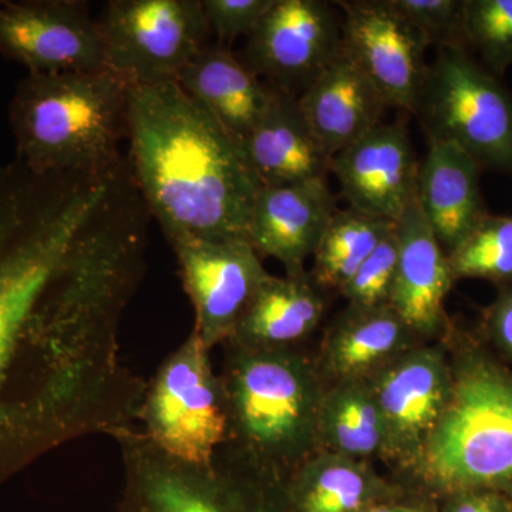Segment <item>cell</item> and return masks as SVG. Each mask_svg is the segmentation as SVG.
<instances>
[{"label": "cell", "instance_id": "obj_1", "mask_svg": "<svg viewBox=\"0 0 512 512\" xmlns=\"http://www.w3.org/2000/svg\"><path fill=\"white\" fill-rule=\"evenodd\" d=\"M90 215L67 185L0 168V487L57 447L106 434L126 399L119 349L46 305Z\"/></svg>", "mask_w": 512, "mask_h": 512}, {"label": "cell", "instance_id": "obj_33", "mask_svg": "<svg viewBox=\"0 0 512 512\" xmlns=\"http://www.w3.org/2000/svg\"><path fill=\"white\" fill-rule=\"evenodd\" d=\"M512 501L494 491L458 493L447 512H512Z\"/></svg>", "mask_w": 512, "mask_h": 512}, {"label": "cell", "instance_id": "obj_31", "mask_svg": "<svg viewBox=\"0 0 512 512\" xmlns=\"http://www.w3.org/2000/svg\"><path fill=\"white\" fill-rule=\"evenodd\" d=\"M275 0H201L202 10L218 45L227 47L239 36L252 32Z\"/></svg>", "mask_w": 512, "mask_h": 512}, {"label": "cell", "instance_id": "obj_8", "mask_svg": "<svg viewBox=\"0 0 512 512\" xmlns=\"http://www.w3.org/2000/svg\"><path fill=\"white\" fill-rule=\"evenodd\" d=\"M210 352L191 330L147 383L138 412L144 436L187 463H211L229 437L227 394Z\"/></svg>", "mask_w": 512, "mask_h": 512}, {"label": "cell", "instance_id": "obj_16", "mask_svg": "<svg viewBox=\"0 0 512 512\" xmlns=\"http://www.w3.org/2000/svg\"><path fill=\"white\" fill-rule=\"evenodd\" d=\"M326 178L261 187L249 222L248 239L256 254L284 265L286 275L305 272L326 229L338 212Z\"/></svg>", "mask_w": 512, "mask_h": 512}, {"label": "cell", "instance_id": "obj_25", "mask_svg": "<svg viewBox=\"0 0 512 512\" xmlns=\"http://www.w3.org/2000/svg\"><path fill=\"white\" fill-rule=\"evenodd\" d=\"M394 225L353 208L338 210L313 254L312 281L340 291Z\"/></svg>", "mask_w": 512, "mask_h": 512}, {"label": "cell", "instance_id": "obj_20", "mask_svg": "<svg viewBox=\"0 0 512 512\" xmlns=\"http://www.w3.org/2000/svg\"><path fill=\"white\" fill-rule=\"evenodd\" d=\"M274 90L265 116L244 140L245 153L261 187L326 178L332 157L306 123L298 97Z\"/></svg>", "mask_w": 512, "mask_h": 512}, {"label": "cell", "instance_id": "obj_12", "mask_svg": "<svg viewBox=\"0 0 512 512\" xmlns=\"http://www.w3.org/2000/svg\"><path fill=\"white\" fill-rule=\"evenodd\" d=\"M0 56L33 74L106 69L99 20L79 0L0 2Z\"/></svg>", "mask_w": 512, "mask_h": 512}, {"label": "cell", "instance_id": "obj_22", "mask_svg": "<svg viewBox=\"0 0 512 512\" xmlns=\"http://www.w3.org/2000/svg\"><path fill=\"white\" fill-rule=\"evenodd\" d=\"M323 313L325 301L306 272L269 275L225 343L241 348H292L311 335Z\"/></svg>", "mask_w": 512, "mask_h": 512}, {"label": "cell", "instance_id": "obj_2", "mask_svg": "<svg viewBox=\"0 0 512 512\" xmlns=\"http://www.w3.org/2000/svg\"><path fill=\"white\" fill-rule=\"evenodd\" d=\"M131 173L168 244L248 238L261 183L244 144L175 80L128 87Z\"/></svg>", "mask_w": 512, "mask_h": 512}, {"label": "cell", "instance_id": "obj_17", "mask_svg": "<svg viewBox=\"0 0 512 512\" xmlns=\"http://www.w3.org/2000/svg\"><path fill=\"white\" fill-rule=\"evenodd\" d=\"M396 231L399 256L389 306L413 333L431 335L446 320L444 299L454 278L417 194L396 222Z\"/></svg>", "mask_w": 512, "mask_h": 512}, {"label": "cell", "instance_id": "obj_26", "mask_svg": "<svg viewBox=\"0 0 512 512\" xmlns=\"http://www.w3.org/2000/svg\"><path fill=\"white\" fill-rule=\"evenodd\" d=\"M318 429L340 456L366 457L383 447V426L372 386L346 380L322 400Z\"/></svg>", "mask_w": 512, "mask_h": 512}, {"label": "cell", "instance_id": "obj_5", "mask_svg": "<svg viewBox=\"0 0 512 512\" xmlns=\"http://www.w3.org/2000/svg\"><path fill=\"white\" fill-rule=\"evenodd\" d=\"M419 458L424 476L443 490L494 491L512 501L510 370L480 350H467Z\"/></svg>", "mask_w": 512, "mask_h": 512}, {"label": "cell", "instance_id": "obj_34", "mask_svg": "<svg viewBox=\"0 0 512 512\" xmlns=\"http://www.w3.org/2000/svg\"><path fill=\"white\" fill-rule=\"evenodd\" d=\"M362 512H421L419 510H414V508L409 507H393V505H382V507L370 508V510H365Z\"/></svg>", "mask_w": 512, "mask_h": 512}, {"label": "cell", "instance_id": "obj_23", "mask_svg": "<svg viewBox=\"0 0 512 512\" xmlns=\"http://www.w3.org/2000/svg\"><path fill=\"white\" fill-rule=\"evenodd\" d=\"M412 330L390 308H353L343 312L328 340V363L332 373L357 379L396 355L409 342Z\"/></svg>", "mask_w": 512, "mask_h": 512}, {"label": "cell", "instance_id": "obj_28", "mask_svg": "<svg viewBox=\"0 0 512 512\" xmlns=\"http://www.w3.org/2000/svg\"><path fill=\"white\" fill-rule=\"evenodd\" d=\"M464 45L495 76L512 67V0H464Z\"/></svg>", "mask_w": 512, "mask_h": 512}, {"label": "cell", "instance_id": "obj_7", "mask_svg": "<svg viewBox=\"0 0 512 512\" xmlns=\"http://www.w3.org/2000/svg\"><path fill=\"white\" fill-rule=\"evenodd\" d=\"M413 114L429 141H450L481 170L512 173V93L466 47H439Z\"/></svg>", "mask_w": 512, "mask_h": 512}, {"label": "cell", "instance_id": "obj_29", "mask_svg": "<svg viewBox=\"0 0 512 512\" xmlns=\"http://www.w3.org/2000/svg\"><path fill=\"white\" fill-rule=\"evenodd\" d=\"M397 244L396 225L382 239L375 251L367 256L352 279L340 289L353 308H380L389 305L394 276H396Z\"/></svg>", "mask_w": 512, "mask_h": 512}, {"label": "cell", "instance_id": "obj_13", "mask_svg": "<svg viewBox=\"0 0 512 512\" xmlns=\"http://www.w3.org/2000/svg\"><path fill=\"white\" fill-rule=\"evenodd\" d=\"M342 52L382 94L387 107L413 113L429 63L427 40L390 0H342Z\"/></svg>", "mask_w": 512, "mask_h": 512}, {"label": "cell", "instance_id": "obj_24", "mask_svg": "<svg viewBox=\"0 0 512 512\" xmlns=\"http://www.w3.org/2000/svg\"><path fill=\"white\" fill-rule=\"evenodd\" d=\"M375 491L365 467L349 457L313 460L288 485L293 512H362Z\"/></svg>", "mask_w": 512, "mask_h": 512}, {"label": "cell", "instance_id": "obj_30", "mask_svg": "<svg viewBox=\"0 0 512 512\" xmlns=\"http://www.w3.org/2000/svg\"><path fill=\"white\" fill-rule=\"evenodd\" d=\"M390 3L430 46L466 47L464 0H390Z\"/></svg>", "mask_w": 512, "mask_h": 512}, {"label": "cell", "instance_id": "obj_10", "mask_svg": "<svg viewBox=\"0 0 512 512\" xmlns=\"http://www.w3.org/2000/svg\"><path fill=\"white\" fill-rule=\"evenodd\" d=\"M342 53V16L325 0H275L239 59L259 79L299 97Z\"/></svg>", "mask_w": 512, "mask_h": 512}, {"label": "cell", "instance_id": "obj_4", "mask_svg": "<svg viewBox=\"0 0 512 512\" xmlns=\"http://www.w3.org/2000/svg\"><path fill=\"white\" fill-rule=\"evenodd\" d=\"M225 346L227 446L285 478L318 434L322 399L315 373L292 348Z\"/></svg>", "mask_w": 512, "mask_h": 512}, {"label": "cell", "instance_id": "obj_27", "mask_svg": "<svg viewBox=\"0 0 512 512\" xmlns=\"http://www.w3.org/2000/svg\"><path fill=\"white\" fill-rule=\"evenodd\" d=\"M457 279H485L512 285V215L488 214L456 249L448 254Z\"/></svg>", "mask_w": 512, "mask_h": 512}, {"label": "cell", "instance_id": "obj_11", "mask_svg": "<svg viewBox=\"0 0 512 512\" xmlns=\"http://www.w3.org/2000/svg\"><path fill=\"white\" fill-rule=\"evenodd\" d=\"M170 245L194 306L192 330L211 350L231 338L269 274L248 238L185 237Z\"/></svg>", "mask_w": 512, "mask_h": 512}, {"label": "cell", "instance_id": "obj_21", "mask_svg": "<svg viewBox=\"0 0 512 512\" xmlns=\"http://www.w3.org/2000/svg\"><path fill=\"white\" fill-rule=\"evenodd\" d=\"M177 83L242 144L265 116L275 93L274 87L221 45L202 49Z\"/></svg>", "mask_w": 512, "mask_h": 512}, {"label": "cell", "instance_id": "obj_32", "mask_svg": "<svg viewBox=\"0 0 512 512\" xmlns=\"http://www.w3.org/2000/svg\"><path fill=\"white\" fill-rule=\"evenodd\" d=\"M484 326L491 342L512 360V285L500 286L484 313Z\"/></svg>", "mask_w": 512, "mask_h": 512}, {"label": "cell", "instance_id": "obj_9", "mask_svg": "<svg viewBox=\"0 0 512 512\" xmlns=\"http://www.w3.org/2000/svg\"><path fill=\"white\" fill-rule=\"evenodd\" d=\"M97 20L106 69L128 87L177 82L211 35L201 0H113Z\"/></svg>", "mask_w": 512, "mask_h": 512}, {"label": "cell", "instance_id": "obj_14", "mask_svg": "<svg viewBox=\"0 0 512 512\" xmlns=\"http://www.w3.org/2000/svg\"><path fill=\"white\" fill-rule=\"evenodd\" d=\"M419 168L402 121L380 123L330 161L349 208L392 222L416 197Z\"/></svg>", "mask_w": 512, "mask_h": 512}, {"label": "cell", "instance_id": "obj_19", "mask_svg": "<svg viewBox=\"0 0 512 512\" xmlns=\"http://www.w3.org/2000/svg\"><path fill=\"white\" fill-rule=\"evenodd\" d=\"M298 103L330 157L379 126L389 109L382 94L343 52L298 97Z\"/></svg>", "mask_w": 512, "mask_h": 512}, {"label": "cell", "instance_id": "obj_18", "mask_svg": "<svg viewBox=\"0 0 512 512\" xmlns=\"http://www.w3.org/2000/svg\"><path fill=\"white\" fill-rule=\"evenodd\" d=\"M481 167L450 141H429L419 168L417 201L441 247L450 254L487 217Z\"/></svg>", "mask_w": 512, "mask_h": 512}, {"label": "cell", "instance_id": "obj_15", "mask_svg": "<svg viewBox=\"0 0 512 512\" xmlns=\"http://www.w3.org/2000/svg\"><path fill=\"white\" fill-rule=\"evenodd\" d=\"M453 373L440 353L417 350L393 363L375 386L383 426V448L393 456L417 458L450 399Z\"/></svg>", "mask_w": 512, "mask_h": 512}, {"label": "cell", "instance_id": "obj_3", "mask_svg": "<svg viewBox=\"0 0 512 512\" xmlns=\"http://www.w3.org/2000/svg\"><path fill=\"white\" fill-rule=\"evenodd\" d=\"M127 107L128 86L109 69L28 73L9 107L15 160L37 174L116 170Z\"/></svg>", "mask_w": 512, "mask_h": 512}, {"label": "cell", "instance_id": "obj_6", "mask_svg": "<svg viewBox=\"0 0 512 512\" xmlns=\"http://www.w3.org/2000/svg\"><path fill=\"white\" fill-rule=\"evenodd\" d=\"M123 487L114 512H289L285 478L225 444L208 464L168 456L131 429L114 439Z\"/></svg>", "mask_w": 512, "mask_h": 512}]
</instances>
